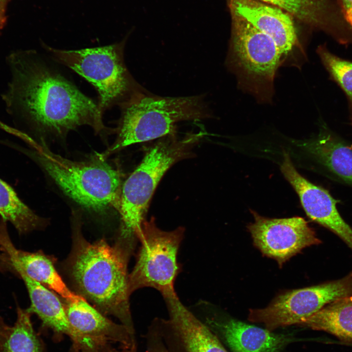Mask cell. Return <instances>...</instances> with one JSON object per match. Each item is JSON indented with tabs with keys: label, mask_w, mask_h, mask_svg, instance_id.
I'll list each match as a JSON object with an SVG mask.
<instances>
[{
	"label": "cell",
	"mask_w": 352,
	"mask_h": 352,
	"mask_svg": "<svg viewBox=\"0 0 352 352\" xmlns=\"http://www.w3.org/2000/svg\"><path fill=\"white\" fill-rule=\"evenodd\" d=\"M126 39L103 46L64 50L45 46L54 60L84 78L99 94L98 109L103 116L144 89L133 78L124 58Z\"/></svg>",
	"instance_id": "cell-6"
},
{
	"label": "cell",
	"mask_w": 352,
	"mask_h": 352,
	"mask_svg": "<svg viewBox=\"0 0 352 352\" xmlns=\"http://www.w3.org/2000/svg\"><path fill=\"white\" fill-rule=\"evenodd\" d=\"M112 352H137L135 341L129 346H121L119 349H114Z\"/></svg>",
	"instance_id": "cell-25"
},
{
	"label": "cell",
	"mask_w": 352,
	"mask_h": 352,
	"mask_svg": "<svg viewBox=\"0 0 352 352\" xmlns=\"http://www.w3.org/2000/svg\"><path fill=\"white\" fill-rule=\"evenodd\" d=\"M344 16L352 28V0H339Z\"/></svg>",
	"instance_id": "cell-24"
},
{
	"label": "cell",
	"mask_w": 352,
	"mask_h": 352,
	"mask_svg": "<svg viewBox=\"0 0 352 352\" xmlns=\"http://www.w3.org/2000/svg\"><path fill=\"white\" fill-rule=\"evenodd\" d=\"M5 15L0 11V29L3 27L5 22Z\"/></svg>",
	"instance_id": "cell-28"
},
{
	"label": "cell",
	"mask_w": 352,
	"mask_h": 352,
	"mask_svg": "<svg viewBox=\"0 0 352 352\" xmlns=\"http://www.w3.org/2000/svg\"><path fill=\"white\" fill-rule=\"evenodd\" d=\"M184 228L172 231L158 228L154 218L146 220L138 238L140 246L134 266L129 275L130 294L143 287H152L162 296L175 292L174 285L180 272L177 255Z\"/></svg>",
	"instance_id": "cell-7"
},
{
	"label": "cell",
	"mask_w": 352,
	"mask_h": 352,
	"mask_svg": "<svg viewBox=\"0 0 352 352\" xmlns=\"http://www.w3.org/2000/svg\"><path fill=\"white\" fill-rule=\"evenodd\" d=\"M75 227L66 268L76 293L105 315H112L134 335L129 298L128 265L138 240L119 235L112 245L91 242Z\"/></svg>",
	"instance_id": "cell-2"
},
{
	"label": "cell",
	"mask_w": 352,
	"mask_h": 352,
	"mask_svg": "<svg viewBox=\"0 0 352 352\" xmlns=\"http://www.w3.org/2000/svg\"><path fill=\"white\" fill-rule=\"evenodd\" d=\"M314 168L330 180L352 188V143L326 125L319 133L301 142Z\"/></svg>",
	"instance_id": "cell-13"
},
{
	"label": "cell",
	"mask_w": 352,
	"mask_h": 352,
	"mask_svg": "<svg viewBox=\"0 0 352 352\" xmlns=\"http://www.w3.org/2000/svg\"><path fill=\"white\" fill-rule=\"evenodd\" d=\"M230 63L254 93L271 90L282 53L274 41L230 13Z\"/></svg>",
	"instance_id": "cell-8"
},
{
	"label": "cell",
	"mask_w": 352,
	"mask_h": 352,
	"mask_svg": "<svg viewBox=\"0 0 352 352\" xmlns=\"http://www.w3.org/2000/svg\"><path fill=\"white\" fill-rule=\"evenodd\" d=\"M203 133L176 132L157 139L146 152L142 160L123 183L120 208L121 224L119 234L138 239L146 220L154 193L166 172L174 164L192 157L193 149Z\"/></svg>",
	"instance_id": "cell-5"
},
{
	"label": "cell",
	"mask_w": 352,
	"mask_h": 352,
	"mask_svg": "<svg viewBox=\"0 0 352 352\" xmlns=\"http://www.w3.org/2000/svg\"><path fill=\"white\" fill-rule=\"evenodd\" d=\"M7 271L9 270L6 261L3 254L0 251V272H4Z\"/></svg>",
	"instance_id": "cell-26"
},
{
	"label": "cell",
	"mask_w": 352,
	"mask_h": 352,
	"mask_svg": "<svg viewBox=\"0 0 352 352\" xmlns=\"http://www.w3.org/2000/svg\"><path fill=\"white\" fill-rule=\"evenodd\" d=\"M119 107L121 115L116 138L101 154L105 158L131 145L176 133V125L180 122L200 120L211 116L203 95L164 97L144 89Z\"/></svg>",
	"instance_id": "cell-4"
},
{
	"label": "cell",
	"mask_w": 352,
	"mask_h": 352,
	"mask_svg": "<svg viewBox=\"0 0 352 352\" xmlns=\"http://www.w3.org/2000/svg\"><path fill=\"white\" fill-rule=\"evenodd\" d=\"M230 13L270 37L282 54L299 45L294 18L283 9L260 0H226Z\"/></svg>",
	"instance_id": "cell-15"
},
{
	"label": "cell",
	"mask_w": 352,
	"mask_h": 352,
	"mask_svg": "<svg viewBox=\"0 0 352 352\" xmlns=\"http://www.w3.org/2000/svg\"><path fill=\"white\" fill-rule=\"evenodd\" d=\"M206 324L220 332L233 352H279L291 341L289 336L236 319L207 318Z\"/></svg>",
	"instance_id": "cell-18"
},
{
	"label": "cell",
	"mask_w": 352,
	"mask_h": 352,
	"mask_svg": "<svg viewBox=\"0 0 352 352\" xmlns=\"http://www.w3.org/2000/svg\"><path fill=\"white\" fill-rule=\"evenodd\" d=\"M72 330L74 352H112L113 345H130L134 336L123 324L106 317L83 297L63 302Z\"/></svg>",
	"instance_id": "cell-10"
},
{
	"label": "cell",
	"mask_w": 352,
	"mask_h": 352,
	"mask_svg": "<svg viewBox=\"0 0 352 352\" xmlns=\"http://www.w3.org/2000/svg\"></svg>",
	"instance_id": "cell-29"
},
{
	"label": "cell",
	"mask_w": 352,
	"mask_h": 352,
	"mask_svg": "<svg viewBox=\"0 0 352 352\" xmlns=\"http://www.w3.org/2000/svg\"><path fill=\"white\" fill-rule=\"evenodd\" d=\"M27 155L39 164L68 197L89 212H118L123 185L117 169L101 154L84 161L68 159L52 152L41 138H27Z\"/></svg>",
	"instance_id": "cell-3"
},
{
	"label": "cell",
	"mask_w": 352,
	"mask_h": 352,
	"mask_svg": "<svg viewBox=\"0 0 352 352\" xmlns=\"http://www.w3.org/2000/svg\"><path fill=\"white\" fill-rule=\"evenodd\" d=\"M0 215L10 222L20 235L43 228L46 220L35 214L8 184L0 179Z\"/></svg>",
	"instance_id": "cell-22"
},
{
	"label": "cell",
	"mask_w": 352,
	"mask_h": 352,
	"mask_svg": "<svg viewBox=\"0 0 352 352\" xmlns=\"http://www.w3.org/2000/svg\"><path fill=\"white\" fill-rule=\"evenodd\" d=\"M7 1V0H0V11L4 13Z\"/></svg>",
	"instance_id": "cell-27"
},
{
	"label": "cell",
	"mask_w": 352,
	"mask_h": 352,
	"mask_svg": "<svg viewBox=\"0 0 352 352\" xmlns=\"http://www.w3.org/2000/svg\"><path fill=\"white\" fill-rule=\"evenodd\" d=\"M299 325L326 331L352 343V296L329 303Z\"/></svg>",
	"instance_id": "cell-20"
},
{
	"label": "cell",
	"mask_w": 352,
	"mask_h": 352,
	"mask_svg": "<svg viewBox=\"0 0 352 352\" xmlns=\"http://www.w3.org/2000/svg\"><path fill=\"white\" fill-rule=\"evenodd\" d=\"M163 297L170 316L168 323L186 352H228L211 329L183 305L176 292Z\"/></svg>",
	"instance_id": "cell-17"
},
{
	"label": "cell",
	"mask_w": 352,
	"mask_h": 352,
	"mask_svg": "<svg viewBox=\"0 0 352 352\" xmlns=\"http://www.w3.org/2000/svg\"><path fill=\"white\" fill-rule=\"evenodd\" d=\"M282 173L298 195L307 216L333 232L352 250V229L339 214L338 202L326 189L303 176L295 169L287 153H284Z\"/></svg>",
	"instance_id": "cell-12"
},
{
	"label": "cell",
	"mask_w": 352,
	"mask_h": 352,
	"mask_svg": "<svg viewBox=\"0 0 352 352\" xmlns=\"http://www.w3.org/2000/svg\"><path fill=\"white\" fill-rule=\"evenodd\" d=\"M13 273L23 280L28 291L31 304L27 310L36 314L43 326L70 337L72 330L63 302L54 291L29 278L22 272L16 270Z\"/></svg>",
	"instance_id": "cell-19"
},
{
	"label": "cell",
	"mask_w": 352,
	"mask_h": 352,
	"mask_svg": "<svg viewBox=\"0 0 352 352\" xmlns=\"http://www.w3.org/2000/svg\"><path fill=\"white\" fill-rule=\"evenodd\" d=\"M31 314L18 306L13 326L0 317V352H44L43 344L34 329Z\"/></svg>",
	"instance_id": "cell-21"
},
{
	"label": "cell",
	"mask_w": 352,
	"mask_h": 352,
	"mask_svg": "<svg viewBox=\"0 0 352 352\" xmlns=\"http://www.w3.org/2000/svg\"><path fill=\"white\" fill-rule=\"evenodd\" d=\"M352 296V272L345 277L279 294L266 307L250 309L248 319L274 330L301 321L336 300Z\"/></svg>",
	"instance_id": "cell-9"
},
{
	"label": "cell",
	"mask_w": 352,
	"mask_h": 352,
	"mask_svg": "<svg viewBox=\"0 0 352 352\" xmlns=\"http://www.w3.org/2000/svg\"><path fill=\"white\" fill-rule=\"evenodd\" d=\"M253 222L247 226L254 244L262 253L282 266L307 247L321 241L303 218H268L251 211Z\"/></svg>",
	"instance_id": "cell-11"
},
{
	"label": "cell",
	"mask_w": 352,
	"mask_h": 352,
	"mask_svg": "<svg viewBox=\"0 0 352 352\" xmlns=\"http://www.w3.org/2000/svg\"><path fill=\"white\" fill-rule=\"evenodd\" d=\"M316 51L330 78L345 94L352 122V62L331 53L325 44L319 45Z\"/></svg>",
	"instance_id": "cell-23"
},
{
	"label": "cell",
	"mask_w": 352,
	"mask_h": 352,
	"mask_svg": "<svg viewBox=\"0 0 352 352\" xmlns=\"http://www.w3.org/2000/svg\"><path fill=\"white\" fill-rule=\"evenodd\" d=\"M276 6L308 27L322 31L337 43L345 42L352 28L337 0H260Z\"/></svg>",
	"instance_id": "cell-16"
},
{
	"label": "cell",
	"mask_w": 352,
	"mask_h": 352,
	"mask_svg": "<svg viewBox=\"0 0 352 352\" xmlns=\"http://www.w3.org/2000/svg\"><path fill=\"white\" fill-rule=\"evenodd\" d=\"M6 61L9 79L1 98L16 125L58 135L82 125L97 133L106 130L97 102L52 69L38 51H12Z\"/></svg>",
	"instance_id": "cell-1"
},
{
	"label": "cell",
	"mask_w": 352,
	"mask_h": 352,
	"mask_svg": "<svg viewBox=\"0 0 352 352\" xmlns=\"http://www.w3.org/2000/svg\"><path fill=\"white\" fill-rule=\"evenodd\" d=\"M6 221L0 219V251L9 270L22 272L33 280L58 294L64 300L75 301L81 296L72 291L57 272L53 259L42 251L34 252L18 249L9 235Z\"/></svg>",
	"instance_id": "cell-14"
}]
</instances>
